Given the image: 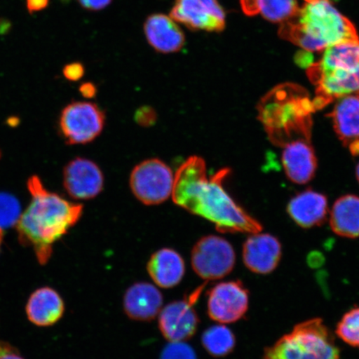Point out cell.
<instances>
[{"label":"cell","mask_w":359,"mask_h":359,"mask_svg":"<svg viewBox=\"0 0 359 359\" xmlns=\"http://www.w3.org/2000/svg\"><path fill=\"white\" fill-rule=\"evenodd\" d=\"M208 313L212 320L231 324L248 311L250 294L241 280L219 283L208 292Z\"/></svg>","instance_id":"30bf717a"},{"label":"cell","mask_w":359,"mask_h":359,"mask_svg":"<svg viewBox=\"0 0 359 359\" xmlns=\"http://www.w3.org/2000/svg\"><path fill=\"white\" fill-rule=\"evenodd\" d=\"M134 118L142 127H151L156 123V112L151 107H142L136 111Z\"/></svg>","instance_id":"83f0119b"},{"label":"cell","mask_w":359,"mask_h":359,"mask_svg":"<svg viewBox=\"0 0 359 359\" xmlns=\"http://www.w3.org/2000/svg\"><path fill=\"white\" fill-rule=\"evenodd\" d=\"M148 273L156 285L170 289L180 284L185 275V262L177 251L163 248L156 251L148 260Z\"/></svg>","instance_id":"ffe728a7"},{"label":"cell","mask_w":359,"mask_h":359,"mask_svg":"<svg viewBox=\"0 0 359 359\" xmlns=\"http://www.w3.org/2000/svg\"><path fill=\"white\" fill-rule=\"evenodd\" d=\"M340 350L321 318L300 323L264 349L263 359H339Z\"/></svg>","instance_id":"5b68a950"},{"label":"cell","mask_w":359,"mask_h":359,"mask_svg":"<svg viewBox=\"0 0 359 359\" xmlns=\"http://www.w3.org/2000/svg\"><path fill=\"white\" fill-rule=\"evenodd\" d=\"M336 334L345 344L359 348V307L350 309L336 327Z\"/></svg>","instance_id":"d4e9b609"},{"label":"cell","mask_w":359,"mask_h":359,"mask_svg":"<svg viewBox=\"0 0 359 359\" xmlns=\"http://www.w3.org/2000/svg\"><path fill=\"white\" fill-rule=\"evenodd\" d=\"M287 212L300 227L320 226L327 218V200L320 193L305 191L291 199L287 206Z\"/></svg>","instance_id":"d6986e66"},{"label":"cell","mask_w":359,"mask_h":359,"mask_svg":"<svg viewBox=\"0 0 359 359\" xmlns=\"http://www.w3.org/2000/svg\"><path fill=\"white\" fill-rule=\"evenodd\" d=\"M245 266L259 275H268L279 266L282 245L276 237L255 233L245 241L242 250Z\"/></svg>","instance_id":"4fadbf2b"},{"label":"cell","mask_w":359,"mask_h":359,"mask_svg":"<svg viewBox=\"0 0 359 359\" xmlns=\"http://www.w3.org/2000/svg\"><path fill=\"white\" fill-rule=\"evenodd\" d=\"M170 16L191 30L222 32L226 27V13L217 0H177Z\"/></svg>","instance_id":"8fae6325"},{"label":"cell","mask_w":359,"mask_h":359,"mask_svg":"<svg viewBox=\"0 0 359 359\" xmlns=\"http://www.w3.org/2000/svg\"><path fill=\"white\" fill-rule=\"evenodd\" d=\"M356 176H357L358 181L359 182V163L358 164V167L356 168Z\"/></svg>","instance_id":"8d00e7d4"},{"label":"cell","mask_w":359,"mask_h":359,"mask_svg":"<svg viewBox=\"0 0 359 359\" xmlns=\"http://www.w3.org/2000/svg\"><path fill=\"white\" fill-rule=\"evenodd\" d=\"M81 6L89 11H100L109 6L111 0H79Z\"/></svg>","instance_id":"f546056e"},{"label":"cell","mask_w":359,"mask_h":359,"mask_svg":"<svg viewBox=\"0 0 359 359\" xmlns=\"http://www.w3.org/2000/svg\"><path fill=\"white\" fill-rule=\"evenodd\" d=\"M3 236H4V232L0 231V246H1Z\"/></svg>","instance_id":"d590c367"},{"label":"cell","mask_w":359,"mask_h":359,"mask_svg":"<svg viewBox=\"0 0 359 359\" xmlns=\"http://www.w3.org/2000/svg\"><path fill=\"white\" fill-rule=\"evenodd\" d=\"M144 31L148 43L161 53L179 52L186 43L185 35L176 22L161 13L147 18Z\"/></svg>","instance_id":"e0dca14e"},{"label":"cell","mask_w":359,"mask_h":359,"mask_svg":"<svg viewBox=\"0 0 359 359\" xmlns=\"http://www.w3.org/2000/svg\"><path fill=\"white\" fill-rule=\"evenodd\" d=\"M174 174L164 161L151 158L142 161L133 170L130 187L138 201L156 205L168 201L172 194Z\"/></svg>","instance_id":"8992f818"},{"label":"cell","mask_w":359,"mask_h":359,"mask_svg":"<svg viewBox=\"0 0 359 359\" xmlns=\"http://www.w3.org/2000/svg\"><path fill=\"white\" fill-rule=\"evenodd\" d=\"M280 34L309 52L359 39L355 27L330 0H305L297 15L284 22Z\"/></svg>","instance_id":"3957f363"},{"label":"cell","mask_w":359,"mask_h":359,"mask_svg":"<svg viewBox=\"0 0 359 359\" xmlns=\"http://www.w3.org/2000/svg\"><path fill=\"white\" fill-rule=\"evenodd\" d=\"M21 217L20 202L15 197L6 193H0V231L11 228Z\"/></svg>","instance_id":"484cf974"},{"label":"cell","mask_w":359,"mask_h":359,"mask_svg":"<svg viewBox=\"0 0 359 359\" xmlns=\"http://www.w3.org/2000/svg\"><path fill=\"white\" fill-rule=\"evenodd\" d=\"M84 67L80 62H73L67 65L64 69L65 77L69 81H79L83 78Z\"/></svg>","instance_id":"f1b7e54d"},{"label":"cell","mask_w":359,"mask_h":359,"mask_svg":"<svg viewBox=\"0 0 359 359\" xmlns=\"http://www.w3.org/2000/svg\"><path fill=\"white\" fill-rule=\"evenodd\" d=\"M160 359H197L195 350L185 342H170L161 353Z\"/></svg>","instance_id":"4316f807"},{"label":"cell","mask_w":359,"mask_h":359,"mask_svg":"<svg viewBox=\"0 0 359 359\" xmlns=\"http://www.w3.org/2000/svg\"><path fill=\"white\" fill-rule=\"evenodd\" d=\"M234 248L222 237L206 236L196 242L191 251V266L205 280H217L229 275L235 267Z\"/></svg>","instance_id":"52a82bcc"},{"label":"cell","mask_w":359,"mask_h":359,"mask_svg":"<svg viewBox=\"0 0 359 359\" xmlns=\"http://www.w3.org/2000/svg\"><path fill=\"white\" fill-rule=\"evenodd\" d=\"M50 0H26L27 10L30 15L42 11L48 6Z\"/></svg>","instance_id":"4dcf8cb0"},{"label":"cell","mask_w":359,"mask_h":359,"mask_svg":"<svg viewBox=\"0 0 359 359\" xmlns=\"http://www.w3.org/2000/svg\"><path fill=\"white\" fill-rule=\"evenodd\" d=\"M258 13L272 22H285L299 11L297 0H257Z\"/></svg>","instance_id":"cb8c5ba5"},{"label":"cell","mask_w":359,"mask_h":359,"mask_svg":"<svg viewBox=\"0 0 359 359\" xmlns=\"http://www.w3.org/2000/svg\"><path fill=\"white\" fill-rule=\"evenodd\" d=\"M296 62L300 67H311L313 65V55L311 52L304 50L299 53V55L295 58Z\"/></svg>","instance_id":"d6a6232c"},{"label":"cell","mask_w":359,"mask_h":359,"mask_svg":"<svg viewBox=\"0 0 359 359\" xmlns=\"http://www.w3.org/2000/svg\"><path fill=\"white\" fill-rule=\"evenodd\" d=\"M330 116L339 140L359 156V94L338 98Z\"/></svg>","instance_id":"9a60e30c"},{"label":"cell","mask_w":359,"mask_h":359,"mask_svg":"<svg viewBox=\"0 0 359 359\" xmlns=\"http://www.w3.org/2000/svg\"><path fill=\"white\" fill-rule=\"evenodd\" d=\"M308 70L316 73H359V39L325 48L321 60L309 67Z\"/></svg>","instance_id":"ac0fdd59"},{"label":"cell","mask_w":359,"mask_h":359,"mask_svg":"<svg viewBox=\"0 0 359 359\" xmlns=\"http://www.w3.org/2000/svg\"><path fill=\"white\" fill-rule=\"evenodd\" d=\"M105 114L91 102H74L62 111L60 127L69 145L87 144L100 136L105 126Z\"/></svg>","instance_id":"ba28073f"},{"label":"cell","mask_w":359,"mask_h":359,"mask_svg":"<svg viewBox=\"0 0 359 359\" xmlns=\"http://www.w3.org/2000/svg\"><path fill=\"white\" fill-rule=\"evenodd\" d=\"M230 169L223 168L208 177L205 161L191 156L174 174L172 199L183 209L212 222L222 233H258L262 226L236 203L223 182Z\"/></svg>","instance_id":"6da1fadb"},{"label":"cell","mask_w":359,"mask_h":359,"mask_svg":"<svg viewBox=\"0 0 359 359\" xmlns=\"http://www.w3.org/2000/svg\"><path fill=\"white\" fill-rule=\"evenodd\" d=\"M313 102L302 88L281 85L269 93L259 107L260 121L269 138L285 147L299 139L311 140Z\"/></svg>","instance_id":"277c9868"},{"label":"cell","mask_w":359,"mask_h":359,"mask_svg":"<svg viewBox=\"0 0 359 359\" xmlns=\"http://www.w3.org/2000/svg\"><path fill=\"white\" fill-rule=\"evenodd\" d=\"M65 305L60 294L50 287H43L31 294L26 306L27 316L35 325L56 324L64 316Z\"/></svg>","instance_id":"44dd1931"},{"label":"cell","mask_w":359,"mask_h":359,"mask_svg":"<svg viewBox=\"0 0 359 359\" xmlns=\"http://www.w3.org/2000/svg\"><path fill=\"white\" fill-rule=\"evenodd\" d=\"M28 188L32 201L16 224L18 236L20 243L32 247L39 262L45 264L52 257L53 245L82 217L83 206L48 191L36 176L29 179Z\"/></svg>","instance_id":"7a4b0ae2"},{"label":"cell","mask_w":359,"mask_h":359,"mask_svg":"<svg viewBox=\"0 0 359 359\" xmlns=\"http://www.w3.org/2000/svg\"><path fill=\"white\" fill-rule=\"evenodd\" d=\"M282 163L292 182L306 184L311 181L317 168V159L311 140L299 139L285 145Z\"/></svg>","instance_id":"2e32d148"},{"label":"cell","mask_w":359,"mask_h":359,"mask_svg":"<svg viewBox=\"0 0 359 359\" xmlns=\"http://www.w3.org/2000/svg\"><path fill=\"white\" fill-rule=\"evenodd\" d=\"M330 227L336 235L359 237V196L346 195L337 200L331 210Z\"/></svg>","instance_id":"7402d4cb"},{"label":"cell","mask_w":359,"mask_h":359,"mask_svg":"<svg viewBox=\"0 0 359 359\" xmlns=\"http://www.w3.org/2000/svg\"><path fill=\"white\" fill-rule=\"evenodd\" d=\"M163 305V296L154 285L138 282L126 291L123 309L133 320L148 322L158 316Z\"/></svg>","instance_id":"5bb4252c"},{"label":"cell","mask_w":359,"mask_h":359,"mask_svg":"<svg viewBox=\"0 0 359 359\" xmlns=\"http://www.w3.org/2000/svg\"><path fill=\"white\" fill-rule=\"evenodd\" d=\"M64 186L75 200H91L100 194L104 187L102 170L94 161L78 157L65 168Z\"/></svg>","instance_id":"7c38bea8"},{"label":"cell","mask_w":359,"mask_h":359,"mask_svg":"<svg viewBox=\"0 0 359 359\" xmlns=\"http://www.w3.org/2000/svg\"><path fill=\"white\" fill-rule=\"evenodd\" d=\"M79 91L85 98L91 100V98L96 96L97 88L92 83H85L81 85Z\"/></svg>","instance_id":"1f68e13d"},{"label":"cell","mask_w":359,"mask_h":359,"mask_svg":"<svg viewBox=\"0 0 359 359\" xmlns=\"http://www.w3.org/2000/svg\"><path fill=\"white\" fill-rule=\"evenodd\" d=\"M236 337L228 327L215 325L205 330L201 343L210 355L222 358L232 353L236 347Z\"/></svg>","instance_id":"603a6c76"},{"label":"cell","mask_w":359,"mask_h":359,"mask_svg":"<svg viewBox=\"0 0 359 359\" xmlns=\"http://www.w3.org/2000/svg\"><path fill=\"white\" fill-rule=\"evenodd\" d=\"M204 288V285H201L185 299L170 303L161 309L159 330L169 342H185L196 333L199 318L194 304Z\"/></svg>","instance_id":"9c48e42d"},{"label":"cell","mask_w":359,"mask_h":359,"mask_svg":"<svg viewBox=\"0 0 359 359\" xmlns=\"http://www.w3.org/2000/svg\"><path fill=\"white\" fill-rule=\"evenodd\" d=\"M0 359H24L20 356V354L16 351L15 348L6 344L4 352L0 355Z\"/></svg>","instance_id":"836d02e7"},{"label":"cell","mask_w":359,"mask_h":359,"mask_svg":"<svg viewBox=\"0 0 359 359\" xmlns=\"http://www.w3.org/2000/svg\"><path fill=\"white\" fill-rule=\"evenodd\" d=\"M6 344L0 343V355H1L4 352V348H6Z\"/></svg>","instance_id":"e575fe53"},{"label":"cell","mask_w":359,"mask_h":359,"mask_svg":"<svg viewBox=\"0 0 359 359\" xmlns=\"http://www.w3.org/2000/svg\"><path fill=\"white\" fill-rule=\"evenodd\" d=\"M64 1H69V0H64Z\"/></svg>","instance_id":"74e56055"}]
</instances>
